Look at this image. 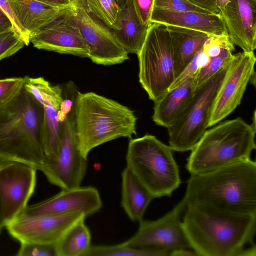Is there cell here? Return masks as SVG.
I'll list each match as a JSON object with an SVG mask.
<instances>
[{
  "mask_svg": "<svg viewBox=\"0 0 256 256\" xmlns=\"http://www.w3.org/2000/svg\"><path fill=\"white\" fill-rule=\"evenodd\" d=\"M182 224L190 248L199 256H256V215L188 204Z\"/></svg>",
  "mask_w": 256,
  "mask_h": 256,
  "instance_id": "obj_1",
  "label": "cell"
},
{
  "mask_svg": "<svg viewBox=\"0 0 256 256\" xmlns=\"http://www.w3.org/2000/svg\"><path fill=\"white\" fill-rule=\"evenodd\" d=\"M234 213L256 215V162L251 158L190 175L183 198Z\"/></svg>",
  "mask_w": 256,
  "mask_h": 256,
  "instance_id": "obj_2",
  "label": "cell"
},
{
  "mask_svg": "<svg viewBox=\"0 0 256 256\" xmlns=\"http://www.w3.org/2000/svg\"><path fill=\"white\" fill-rule=\"evenodd\" d=\"M44 157V108L24 86L0 106V162H20L40 170Z\"/></svg>",
  "mask_w": 256,
  "mask_h": 256,
  "instance_id": "obj_3",
  "label": "cell"
},
{
  "mask_svg": "<svg viewBox=\"0 0 256 256\" xmlns=\"http://www.w3.org/2000/svg\"><path fill=\"white\" fill-rule=\"evenodd\" d=\"M78 148L87 160L90 152L104 143L136 134V118L126 106L94 92L78 91L74 106Z\"/></svg>",
  "mask_w": 256,
  "mask_h": 256,
  "instance_id": "obj_4",
  "label": "cell"
},
{
  "mask_svg": "<svg viewBox=\"0 0 256 256\" xmlns=\"http://www.w3.org/2000/svg\"><path fill=\"white\" fill-rule=\"evenodd\" d=\"M255 117L254 112L251 124L238 118L206 130L187 159L186 168L190 175L250 158L256 148Z\"/></svg>",
  "mask_w": 256,
  "mask_h": 256,
  "instance_id": "obj_5",
  "label": "cell"
},
{
  "mask_svg": "<svg viewBox=\"0 0 256 256\" xmlns=\"http://www.w3.org/2000/svg\"><path fill=\"white\" fill-rule=\"evenodd\" d=\"M174 150L155 136L130 138L126 159V167L155 198L170 196L180 184Z\"/></svg>",
  "mask_w": 256,
  "mask_h": 256,
  "instance_id": "obj_6",
  "label": "cell"
},
{
  "mask_svg": "<svg viewBox=\"0 0 256 256\" xmlns=\"http://www.w3.org/2000/svg\"><path fill=\"white\" fill-rule=\"evenodd\" d=\"M139 82L154 102L160 98L176 79L173 50L166 26L150 23L137 54Z\"/></svg>",
  "mask_w": 256,
  "mask_h": 256,
  "instance_id": "obj_7",
  "label": "cell"
},
{
  "mask_svg": "<svg viewBox=\"0 0 256 256\" xmlns=\"http://www.w3.org/2000/svg\"><path fill=\"white\" fill-rule=\"evenodd\" d=\"M229 64L196 88L188 106L167 128L169 146L174 151L191 150L209 127L215 100Z\"/></svg>",
  "mask_w": 256,
  "mask_h": 256,
  "instance_id": "obj_8",
  "label": "cell"
},
{
  "mask_svg": "<svg viewBox=\"0 0 256 256\" xmlns=\"http://www.w3.org/2000/svg\"><path fill=\"white\" fill-rule=\"evenodd\" d=\"M64 14L78 29L93 62L111 66L128 59V53L117 42L112 28L88 8L84 0H72Z\"/></svg>",
  "mask_w": 256,
  "mask_h": 256,
  "instance_id": "obj_9",
  "label": "cell"
},
{
  "mask_svg": "<svg viewBox=\"0 0 256 256\" xmlns=\"http://www.w3.org/2000/svg\"><path fill=\"white\" fill-rule=\"evenodd\" d=\"M74 106L61 123L60 146L56 155L45 156L40 170L50 182L62 190L80 186L87 168V160L78 148Z\"/></svg>",
  "mask_w": 256,
  "mask_h": 256,
  "instance_id": "obj_10",
  "label": "cell"
},
{
  "mask_svg": "<svg viewBox=\"0 0 256 256\" xmlns=\"http://www.w3.org/2000/svg\"><path fill=\"white\" fill-rule=\"evenodd\" d=\"M186 206L182 198L162 217L154 220H141L136 233L124 242L132 246L170 253L179 248H190L184 231L181 216Z\"/></svg>",
  "mask_w": 256,
  "mask_h": 256,
  "instance_id": "obj_11",
  "label": "cell"
},
{
  "mask_svg": "<svg viewBox=\"0 0 256 256\" xmlns=\"http://www.w3.org/2000/svg\"><path fill=\"white\" fill-rule=\"evenodd\" d=\"M36 170L20 162H0V206L5 226L27 206L35 188Z\"/></svg>",
  "mask_w": 256,
  "mask_h": 256,
  "instance_id": "obj_12",
  "label": "cell"
},
{
  "mask_svg": "<svg viewBox=\"0 0 256 256\" xmlns=\"http://www.w3.org/2000/svg\"><path fill=\"white\" fill-rule=\"evenodd\" d=\"M256 62L254 52L233 55L216 98L209 127L220 122L240 104L248 83L255 78Z\"/></svg>",
  "mask_w": 256,
  "mask_h": 256,
  "instance_id": "obj_13",
  "label": "cell"
},
{
  "mask_svg": "<svg viewBox=\"0 0 256 256\" xmlns=\"http://www.w3.org/2000/svg\"><path fill=\"white\" fill-rule=\"evenodd\" d=\"M86 216L81 213L18 217L8 224V233L20 243L56 245L66 232Z\"/></svg>",
  "mask_w": 256,
  "mask_h": 256,
  "instance_id": "obj_14",
  "label": "cell"
},
{
  "mask_svg": "<svg viewBox=\"0 0 256 256\" xmlns=\"http://www.w3.org/2000/svg\"><path fill=\"white\" fill-rule=\"evenodd\" d=\"M102 200L98 190L92 186L62 190L39 203L27 206L18 217L56 216L81 213L86 217L98 212Z\"/></svg>",
  "mask_w": 256,
  "mask_h": 256,
  "instance_id": "obj_15",
  "label": "cell"
},
{
  "mask_svg": "<svg viewBox=\"0 0 256 256\" xmlns=\"http://www.w3.org/2000/svg\"><path fill=\"white\" fill-rule=\"evenodd\" d=\"M64 10L56 19L32 35L30 42L40 50L88 58L86 44L78 29L65 18Z\"/></svg>",
  "mask_w": 256,
  "mask_h": 256,
  "instance_id": "obj_16",
  "label": "cell"
},
{
  "mask_svg": "<svg viewBox=\"0 0 256 256\" xmlns=\"http://www.w3.org/2000/svg\"><path fill=\"white\" fill-rule=\"evenodd\" d=\"M230 40L244 52L256 48V0H230L218 10Z\"/></svg>",
  "mask_w": 256,
  "mask_h": 256,
  "instance_id": "obj_17",
  "label": "cell"
},
{
  "mask_svg": "<svg viewBox=\"0 0 256 256\" xmlns=\"http://www.w3.org/2000/svg\"><path fill=\"white\" fill-rule=\"evenodd\" d=\"M150 22L200 31L210 36L228 35L224 20L219 13L176 12L153 8Z\"/></svg>",
  "mask_w": 256,
  "mask_h": 256,
  "instance_id": "obj_18",
  "label": "cell"
},
{
  "mask_svg": "<svg viewBox=\"0 0 256 256\" xmlns=\"http://www.w3.org/2000/svg\"><path fill=\"white\" fill-rule=\"evenodd\" d=\"M195 75L168 90L160 98L154 102L152 118L156 124L167 128L184 110L196 88Z\"/></svg>",
  "mask_w": 256,
  "mask_h": 256,
  "instance_id": "obj_19",
  "label": "cell"
},
{
  "mask_svg": "<svg viewBox=\"0 0 256 256\" xmlns=\"http://www.w3.org/2000/svg\"><path fill=\"white\" fill-rule=\"evenodd\" d=\"M19 24L30 38L54 20L66 8H59L35 0H8Z\"/></svg>",
  "mask_w": 256,
  "mask_h": 256,
  "instance_id": "obj_20",
  "label": "cell"
},
{
  "mask_svg": "<svg viewBox=\"0 0 256 256\" xmlns=\"http://www.w3.org/2000/svg\"><path fill=\"white\" fill-rule=\"evenodd\" d=\"M110 27L117 42L128 54H138L144 41L148 26L140 21L133 0H128L126 6L120 9L114 22Z\"/></svg>",
  "mask_w": 256,
  "mask_h": 256,
  "instance_id": "obj_21",
  "label": "cell"
},
{
  "mask_svg": "<svg viewBox=\"0 0 256 256\" xmlns=\"http://www.w3.org/2000/svg\"><path fill=\"white\" fill-rule=\"evenodd\" d=\"M173 50L176 78L202 48L210 35L198 30L167 25Z\"/></svg>",
  "mask_w": 256,
  "mask_h": 256,
  "instance_id": "obj_22",
  "label": "cell"
},
{
  "mask_svg": "<svg viewBox=\"0 0 256 256\" xmlns=\"http://www.w3.org/2000/svg\"><path fill=\"white\" fill-rule=\"evenodd\" d=\"M154 197L126 166L122 172L121 206L133 222L142 220Z\"/></svg>",
  "mask_w": 256,
  "mask_h": 256,
  "instance_id": "obj_23",
  "label": "cell"
},
{
  "mask_svg": "<svg viewBox=\"0 0 256 256\" xmlns=\"http://www.w3.org/2000/svg\"><path fill=\"white\" fill-rule=\"evenodd\" d=\"M85 218L73 225L56 244V256H85L92 246L91 234Z\"/></svg>",
  "mask_w": 256,
  "mask_h": 256,
  "instance_id": "obj_24",
  "label": "cell"
},
{
  "mask_svg": "<svg viewBox=\"0 0 256 256\" xmlns=\"http://www.w3.org/2000/svg\"><path fill=\"white\" fill-rule=\"evenodd\" d=\"M24 78V88L42 106L52 105L60 108L63 100L62 86H52L42 77Z\"/></svg>",
  "mask_w": 256,
  "mask_h": 256,
  "instance_id": "obj_25",
  "label": "cell"
},
{
  "mask_svg": "<svg viewBox=\"0 0 256 256\" xmlns=\"http://www.w3.org/2000/svg\"><path fill=\"white\" fill-rule=\"evenodd\" d=\"M44 137L45 156L56 155L60 146L61 123L57 120L59 108L52 105L43 106Z\"/></svg>",
  "mask_w": 256,
  "mask_h": 256,
  "instance_id": "obj_26",
  "label": "cell"
},
{
  "mask_svg": "<svg viewBox=\"0 0 256 256\" xmlns=\"http://www.w3.org/2000/svg\"><path fill=\"white\" fill-rule=\"evenodd\" d=\"M167 252L142 248L126 244L92 245L85 256H168Z\"/></svg>",
  "mask_w": 256,
  "mask_h": 256,
  "instance_id": "obj_27",
  "label": "cell"
},
{
  "mask_svg": "<svg viewBox=\"0 0 256 256\" xmlns=\"http://www.w3.org/2000/svg\"><path fill=\"white\" fill-rule=\"evenodd\" d=\"M234 50L232 43L222 48L218 56L210 58L208 63L195 75L196 88L230 63Z\"/></svg>",
  "mask_w": 256,
  "mask_h": 256,
  "instance_id": "obj_28",
  "label": "cell"
},
{
  "mask_svg": "<svg viewBox=\"0 0 256 256\" xmlns=\"http://www.w3.org/2000/svg\"><path fill=\"white\" fill-rule=\"evenodd\" d=\"M88 8L109 26L115 22L120 8L114 0H84Z\"/></svg>",
  "mask_w": 256,
  "mask_h": 256,
  "instance_id": "obj_29",
  "label": "cell"
},
{
  "mask_svg": "<svg viewBox=\"0 0 256 256\" xmlns=\"http://www.w3.org/2000/svg\"><path fill=\"white\" fill-rule=\"evenodd\" d=\"M25 46L24 40L14 29L0 34V60L9 57Z\"/></svg>",
  "mask_w": 256,
  "mask_h": 256,
  "instance_id": "obj_30",
  "label": "cell"
},
{
  "mask_svg": "<svg viewBox=\"0 0 256 256\" xmlns=\"http://www.w3.org/2000/svg\"><path fill=\"white\" fill-rule=\"evenodd\" d=\"M210 59V58L202 48L194 56L180 74L175 79L168 90L176 88L190 77L195 75L208 63Z\"/></svg>",
  "mask_w": 256,
  "mask_h": 256,
  "instance_id": "obj_31",
  "label": "cell"
},
{
  "mask_svg": "<svg viewBox=\"0 0 256 256\" xmlns=\"http://www.w3.org/2000/svg\"><path fill=\"white\" fill-rule=\"evenodd\" d=\"M25 78L0 80V106L15 96L24 86Z\"/></svg>",
  "mask_w": 256,
  "mask_h": 256,
  "instance_id": "obj_32",
  "label": "cell"
},
{
  "mask_svg": "<svg viewBox=\"0 0 256 256\" xmlns=\"http://www.w3.org/2000/svg\"><path fill=\"white\" fill-rule=\"evenodd\" d=\"M153 8L176 12H196L211 13L188 0H154Z\"/></svg>",
  "mask_w": 256,
  "mask_h": 256,
  "instance_id": "obj_33",
  "label": "cell"
},
{
  "mask_svg": "<svg viewBox=\"0 0 256 256\" xmlns=\"http://www.w3.org/2000/svg\"><path fill=\"white\" fill-rule=\"evenodd\" d=\"M77 90L72 82L67 83L62 90L63 100L57 113V120L60 123L62 122L73 108Z\"/></svg>",
  "mask_w": 256,
  "mask_h": 256,
  "instance_id": "obj_34",
  "label": "cell"
},
{
  "mask_svg": "<svg viewBox=\"0 0 256 256\" xmlns=\"http://www.w3.org/2000/svg\"><path fill=\"white\" fill-rule=\"evenodd\" d=\"M18 250V256H56L55 245L38 243L22 242Z\"/></svg>",
  "mask_w": 256,
  "mask_h": 256,
  "instance_id": "obj_35",
  "label": "cell"
},
{
  "mask_svg": "<svg viewBox=\"0 0 256 256\" xmlns=\"http://www.w3.org/2000/svg\"><path fill=\"white\" fill-rule=\"evenodd\" d=\"M136 14L142 24L148 26L154 7V0H133Z\"/></svg>",
  "mask_w": 256,
  "mask_h": 256,
  "instance_id": "obj_36",
  "label": "cell"
},
{
  "mask_svg": "<svg viewBox=\"0 0 256 256\" xmlns=\"http://www.w3.org/2000/svg\"><path fill=\"white\" fill-rule=\"evenodd\" d=\"M0 8L10 18L16 32L24 40L27 45H28L30 42V38L24 32L18 22L11 10L8 0H0Z\"/></svg>",
  "mask_w": 256,
  "mask_h": 256,
  "instance_id": "obj_37",
  "label": "cell"
},
{
  "mask_svg": "<svg viewBox=\"0 0 256 256\" xmlns=\"http://www.w3.org/2000/svg\"><path fill=\"white\" fill-rule=\"evenodd\" d=\"M195 5L208 12L216 14L218 12L216 6V0H188Z\"/></svg>",
  "mask_w": 256,
  "mask_h": 256,
  "instance_id": "obj_38",
  "label": "cell"
},
{
  "mask_svg": "<svg viewBox=\"0 0 256 256\" xmlns=\"http://www.w3.org/2000/svg\"><path fill=\"white\" fill-rule=\"evenodd\" d=\"M12 29L14 30L12 21L0 8V34Z\"/></svg>",
  "mask_w": 256,
  "mask_h": 256,
  "instance_id": "obj_39",
  "label": "cell"
},
{
  "mask_svg": "<svg viewBox=\"0 0 256 256\" xmlns=\"http://www.w3.org/2000/svg\"><path fill=\"white\" fill-rule=\"evenodd\" d=\"M59 8H66L70 6L72 0H35Z\"/></svg>",
  "mask_w": 256,
  "mask_h": 256,
  "instance_id": "obj_40",
  "label": "cell"
},
{
  "mask_svg": "<svg viewBox=\"0 0 256 256\" xmlns=\"http://www.w3.org/2000/svg\"><path fill=\"white\" fill-rule=\"evenodd\" d=\"M169 256H199L194 250L189 248H179L172 251Z\"/></svg>",
  "mask_w": 256,
  "mask_h": 256,
  "instance_id": "obj_41",
  "label": "cell"
},
{
  "mask_svg": "<svg viewBox=\"0 0 256 256\" xmlns=\"http://www.w3.org/2000/svg\"><path fill=\"white\" fill-rule=\"evenodd\" d=\"M230 0H216V6L218 10L224 7Z\"/></svg>",
  "mask_w": 256,
  "mask_h": 256,
  "instance_id": "obj_42",
  "label": "cell"
},
{
  "mask_svg": "<svg viewBox=\"0 0 256 256\" xmlns=\"http://www.w3.org/2000/svg\"><path fill=\"white\" fill-rule=\"evenodd\" d=\"M120 9L122 8L126 4L128 0H114Z\"/></svg>",
  "mask_w": 256,
  "mask_h": 256,
  "instance_id": "obj_43",
  "label": "cell"
},
{
  "mask_svg": "<svg viewBox=\"0 0 256 256\" xmlns=\"http://www.w3.org/2000/svg\"><path fill=\"white\" fill-rule=\"evenodd\" d=\"M4 226H5V224L2 218L1 208L0 206V233Z\"/></svg>",
  "mask_w": 256,
  "mask_h": 256,
  "instance_id": "obj_44",
  "label": "cell"
}]
</instances>
